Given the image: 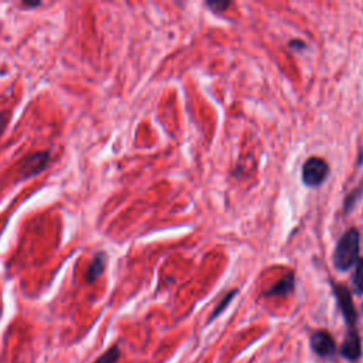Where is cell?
<instances>
[{
    "instance_id": "cell-12",
    "label": "cell",
    "mask_w": 363,
    "mask_h": 363,
    "mask_svg": "<svg viewBox=\"0 0 363 363\" xmlns=\"http://www.w3.org/2000/svg\"><path fill=\"white\" fill-rule=\"evenodd\" d=\"M236 294H237V290H234V291H230L224 298H223V301L218 305V308L215 309V312H213L211 314V316H210V319H209V321H213V319H216L226 308H227V305L230 304V301L233 300V298L234 296H236Z\"/></svg>"
},
{
    "instance_id": "cell-11",
    "label": "cell",
    "mask_w": 363,
    "mask_h": 363,
    "mask_svg": "<svg viewBox=\"0 0 363 363\" xmlns=\"http://www.w3.org/2000/svg\"><path fill=\"white\" fill-rule=\"evenodd\" d=\"M121 356V351L118 347H113L106 351L104 355H101L94 363H117V360Z\"/></svg>"
},
{
    "instance_id": "cell-16",
    "label": "cell",
    "mask_w": 363,
    "mask_h": 363,
    "mask_svg": "<svg viewBox=\"0 0 363 363\" xmlns=\"http://www.w3.org/2000/svg\"><path fill=\"white\" fill-rule=\"evenodd\" d=\"M25 8H37L41 5V2H23L21 3Z\"/></svg>"
},
{
    "instance_id": "cell-8",
    "label": "cell",
    "mask_w": 363,
    "mask_h": 363,
    "mask_svg": "<svg viewBox=\"0 0 363 363\" xmlns=\"http://www.w3.org/2000/svg\"><path fill=\"white\" fill-rule=\"evenodd\" d=\"M295 285V280H294V274H287L283 280H280L277 283L274 287H271L266 295L267 296H285L290 292H292Z\"/></svg>"
},
{
    "instance_id": "cell-6",
    "label": "cell",
    "mask_w": 363,
    "mask_h": 363,
    "mask_svg": "<svg viewBox=\"0 0 363 363\" xmlns=\"http://www.w3.org/2000/svg\"><path fill=\"white\" fill-rule=\"evenodd\" d=\"M340 353H342V356L349 360H356L360 358L362 344H360V336L356 329L351 328V331L348 332L345 342L342 345V349H340Z\"/></svg>"
},
{
    "instance_id": "cell-1",
    "label": "cell",
    "mask_w": 363,
    "mask_h": 363,
    "mask_svg": "<svg viewBox=\"0 0 363 363\" xmlns=\"http://www.w3.org/2000/svg\"><path fill=\"white\" fill-rule=\"evenodd\" d=\"M360 234L356 229L348 230L339 239L333 251V266L339 271L351 270L359 260Z\"/></svg>"
},
{
    "instance_id": "cell-10",
    "label": "cell",
    "mask_w": 363,
    "mask_h": 363,
    "mask_svg": "<svg viewBox=\"0 0 363 363\" xmlns=\"http://www.w3.org/2000/svg\"><path fill=\"white\" fill-rule=\"evenodd\" d=\"M362 191H363V185H360L359 187L353 189V190L351 191V194L347 196L345 203H344V210H345L347 213H349V211L355 207V204L358 203L359 198L362 196Z\"/></svg>"
},
{
    "instance_id": "cell-5",
    "label": "cell",
    "mask_w": 363,
    "mask_h": 363,
    "mask_svg": "<svg viewBox=\"0 0 363 363\" xmlns=\"http://www.w3.org/2000/svg\"><path fill=\"white\" fill-rule=\"evenodd\" d=\"M311 348L316 355L324 358L332 356L336 349L333 338L325 331H318L311 336Z\"/></svg>"
},
{
    "instance_id": "cell-14",
    "label": "cell",
    "mask_w": 363,
    "mask_h": 363,
    "mask_svg": "<svg viewBox=\"0 0 363 363\" xmlns=\"http://www.w3.org/2000/svg\"><path fill=\"white\" fill-rule=\"evenodd\" d=\"M10 121V114L9 111H3V113H0V137H2V134L5 132L6 130V126Z\"/></svg>"
},
{
    "instance_id": "cell-4",
    "label": "cell",
    "mask_w": 363,
    "mask_h": 363,
    "mask_svg": "<svg viewBox=\"0 0 363 363\" xmlns=\"http://www.w3.org/2000/svg\"><path fill=\"white\" fill-rule=\"evenodd\" d=\"M333 292H335V296H336L338 305H339L340 311H342V314H344L345 321L351 327H353V324L356 323L358 314H356V309L353 307V301H352V295H351L349 288L342 285V284H336V285H333Z\"/></svg>"
},
{
    "instance_id": "cell-15",
    "label": "cell",
    "mask_w": 363,
    "mask_h": 363,
    "mask_svg": "<svg viewBox=\"0 0 363 363\" xmlns=\"http://www.w3.org/2000/svg\"><path fill=\"white\" fill-rule=\"evenodd\" d=\"M288 47L292 49V50H296V51H301V50H305L307 49V45L304 41L301 40H291L288 43Z\"/></svg>"
},
{
    "instance_id": "cell-9",
    "label": "cell",
    "mask_w": 363,
    "mask_h": 363,
    "mask_svg": "<svg viewBox=\"0 0 363 363\" xmlns=\"http://www.w3.org/2000/svg\"><path fill=\"white\" fill-rule=\"evenodd\" d=\"M352 283H353L355 292L358 295L363 294V259H359L356 263V268L352 275Z\"/></svg>"
},
{
    "instance_id": "cell-7",
    "label": "cell",
    "mask_w": 363,
    "mask_h": 363,
    "mask_svg": "<svg viewBox=\"0 0 363 363\" xmlns=\"http://www.w3.org/2000/svg\"><path fill=\"white\" fill-rule=\"evenodd\" d=\"M106 261H108V257H106V254L104 251H99L94 255L91 266L87 271V281L89 283H94L99 275H102V272L106 267Z\"/></svg>"
},
{
    "instance_id": "cell-13",
    "label": "cell",
    "mask_w": 363,
    "mask_h": 363,
    "mask_svg": "<svg viewBox=\"0 0 363 363\" xmlns=\"http://www.w3.org/2000/svg\"><path fill=\"white\" fill-rule=\"evenodd\" d=\"M207 8H210L213 12H224L231 3L230 2H207Z\"/></svg>"
},
{
    "instance_id": "cell-3",
    "label": "cell",
    "mask_w": 363,
    "mask_h": 363,
    "mask_svg": "<svg viewBox=\"0 0 363 363\" xmlns=\"http://www.w3.org/2000/svg\"><path fill=\"white\" fill-rule=\"evenodd\" d=\"M50 163V152L40 151L30 154L25 158L23 166L20 169V179H29L41 174Z\"/></svg>"
},
{
    "instance_id": "cell-2",
    "label": "cell",
    "mask_w": 363,
    "mask_h": 363,
    "mask_svg": "<svg viewBox=\"0 0 363 363\" xmlns=\"http://www.w3.org/2000/svg\"><path fill=\"white\" fill-rule=\"evenodd\" d=\"M329 176V165L323 158H309L303 166V183L308 187L321 186Z\"/></svg>"
}]
</instances>
